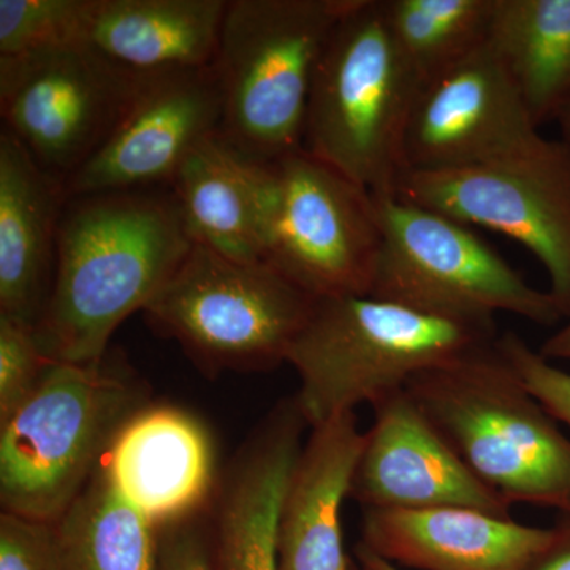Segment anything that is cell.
<instances>
[{"label": "cell", "instance_id": "6", "mask_svg": "<svg viewBox=\"0 0 570 570\" xmlns=\"http://www.w3.org/2000/svg\"><path fill=\"white\" fill-rule=\"evenodd\" d=\"M355 0H228L213 69L220 137L254 160L305 148L318 59Z\"/></svg>", "mask_w": 570, "mask_h": 570}, {"label": "cell", "instance_id": "20", "mask_svg": "<svg viewBox=\"0 0 570 570\" xmlns=\"http://www.w3.org/2000/svg\"><path fill=\"white\" fill-rule=\"evenodd\" d=\"M228 0H88L80 45L141 77L206 69Z\"/></svg>", "mask_w": 570, "mask_h": 570}, {"label": "cell", "instance_id": "15", "mask_svg": "<svg viewBox=\"0 0 570 570\" xmlns=\"http://www.w3.org/2000/svg\"><path fill=\"white\" fill-rule=\"evenodd\" d=\"M309 428L295 396L276 404L217 482L213 553L219 570H279L281 505Z\"/></svg>", "mask_w": 570, "mask_h": 570}, {"label": "cell", "instance_id": "22", "mask_svg": "<svg viewBox=\"0 0 570 570\" xmlns=\"http://www.w3.org/2000/svg\"><path fill=\"white\" fill-rule=\"evenodd\" d=\"M490 43L535 127L570 108V0H494Z\"/></svg>", "mask_w": 570, "mask_h": 570}, {"label": "cell", "instance_id": "8", "mask_svg": "<svg viewBox=\"0 0 570 570\" xmlns=\"http://www.w3.org/2000/svg\"><path fill=\"white\" fill-rule=\"evenodd\" d=\"M250 164L262 261L316 298L370 295L381 250L373 194L305 148Z\"/></svg>", "mask_w": 570, "mask_h": 570}, {"label": "cell", "instance_id": "34", "mask_svg": "<svg viewBox=\"0 0 570 570\" xmlns=\"http://www.w3.org/2000/svg\"><path fill=\"white\" fill-rule=\"evenodd\" d=\"M352 570H365L362 568V566L360 564H354V568H352Z\"/></svg>", "mask_w": 570, "mask_h": 570}, {"label": "cell", "instance_id": "24", "mask_svg": "<svg viewBox=\"0 0 570 570\" xmlns=\"http://www.w3.org/2000/svg\"><path fill=\"white\" fill-rule=\"evenodd\" d=\"M382 9L423 85L490 40L494 0H382Z\"/></svg>", "mask_w": 570, "mask_h": 570}, {"label": "cell", "instance_id": "17", "mask_svg": "<svg viewBox=\"0 0 570 570\" xmlns=\"http://www.w3.org/2000/svg\"><path fill=\"white\" fill-rule=\"evenodd\" d=\"M553 535L475 509H366L358 543L397 568L531 570Z\"/></svg>", "mask_w": 570, "mask_h": 570}, {"label": "cell", "instance_id": "11", "mask_svg": "<svg viewBox=\"0 0 570 570\" xmlns=\"http://www.w3.org/2000/svg\"><path fill=\"white\" fill-rule=\"evenodd\" d=\"M148 78L85 45L0 58L2 129L67 183L107 141Z\"/></svg>", "mask_w": 570, "mask_h": 570}, {"label": "cell", "instance_id": "19", "mask_svg": "<svg viewBox=\"0 0 570 570\" xmlns=\"http://www.w3.org/2000/svg\"><path fill=\"white\" fill-rule=\"evenodd\" d=\"M365 444L355 411L311 428L296 456L279 515V570H352L341 510Z\"/></svg>", "mask_w": 570, "mask_h": 570}, {"label": "cell", "instance_id": "31", "mask_svg": "<svg viewBox=\"0 0 570 570\" xmlns=\"http://www.w3.org/2000/svg\"><path fill=\"white\" fill-rule=\"evenodd\" d=\"M539 352L550 362H553V360H568L570 362V318L568 324L561 326L549 340H546Z\"/></svg>", "mask_w": 570, "mask_h": 570}, {"label": "cell", "instance_id": "33", "mask_svg": "<svg viewBox=\"0 0 570 570\" xmlns=\"http://www.w3.org/2000/svg\"><path fill=\"white\" fill-rule=\"evenodd\" d=\"M558 126L561 130V140L570 148V108L568 111L562 112L560 119H558Z\"/></svg>", "mask_w": 570, "mask_h": 570}, {"label": "cell", "instance_id": "27", "mask_svg": "<svg viewBox=\"0 0 570 570\" xmlns=\"http://www.w3.org/2000/svg\"><path fill=\"white\" fill-rule=\"evenodd\" d=\"M497 347L523 387L551 417L570 426V373L553 365L517 333L499 335Z\"/></svg>", "mask_w": 570, "mask_h": 570}, {"label": "cell", "instance_id": "4", "mask_svg": "<svg viewBox=\"0 0 570 570\" xmlns=\"http://www.w3.org/2000/svg\"><path fill=\"white\" fill-rule=\"evenodd\" d=\"M406 392L469 469L510 505L570 517V439L523 387L497 341L417 374Z\"/></svg>", "mask_w": 570, "mask_h": 570}, {"label": "cell", "instance_id": "23", "mask_svg": "<svg viewBox=\"0 0 570 570\" xmlns=\"http://www.w3.org/2000/svg\"><path fill=\"white\" fill-rule=\"evenodd\" d=\"M59 570H159L157 527L111 485L100 466L55 523Z\"/></svg>", "mask_w": 570, "mask_h": 570}, {"label": "cell", "instance_id": "25", "mask_svg": "<svg viewBox=\"0 0 570 570\" xmlns=\"http://www.w3.org/2000/svg\"><path fill=\"white\" fill-rule=\"evenodd\" d=\"M88 0H0V58L80 45Z\"/></svg>", "mask_w": 570, "mask_h": 570}, {"label": "cell", "instance_id": "29", "mask_svg": "<svg viewBox=\"0 0 570 570\" xmlns=\"http://www.w3.org/2000/svg\"><path fill=\"white\" fill-rule=\"evenodd\" d=\"M195 517L157 528L159 570H219L212 539Z\"/></svg>", "mask_w": 570, "mask_h": 570}, {"label": "cell", "instance_id": "26", "mask_svg": "<svg viewBox=\"0 0 570 570\" xmlns=\"http://www.w3.org/2000/svg\"><path fill=\"white\" fill-rule=\"evenodd\" d=\"M50 365L33 326L0 314V422L28 400Z\"/></svg>", "mask_w": 570, "mask_h": 570}, {"label": "cell", "instance_id": "2", "mask_svg": "<svg viewBox=\"0 0 570 570\" xmlns=\"http://www.w3.org/2000/svg\"><path fill=\"white\" fill-rule=\"evenodd\" d=\"M497 322L436 316L371 295L326 296L287 354L309 428L376 404L417 374L498 340Z\"/></svg>", "mask_w": 570, "mask_h": 570}, {"label": "cell", "instance_id": "21", "mask_svg": "<svg viewBox=\"0 0 570 570\" xmlns=\"http://www.w3.org/2000/svg\"><path fill=\"white\" fill-rule=\"evenodd\" d=\"M171 189L194 243L235 261H262L249 157L214 135L187 157Z\"/></svg>", "mask_w": 570, "mask_h": 570}, {"label": "cell", "instance_id": "32", "mask_svg": "<svg viewBox=\"0 0 570 570\" xmlns=\"http://www.w3.org/2000/svg\"><path fill=\"white\" fill-rule=\"evenodd\" d=\"M356 562L365 570H401L392 562L382 560L381 557L374 554L373 551L365 549L363 546H356L355 549Z\"/></svg>", "mask_w": 570, "mask_h": 570}, {"label": "cell", "instance_id": "30", "mask_svg": "<svg viewBox=\"0 0 570 570\" xmlns=\"http://www.w3.org/2000/svg\"><path fill=\"white\" fill-rule=\"evenodd\" d=\"M554 528V535L531 570H570V517Z\"/></svg>", "mask_w": 570, "mask_h": 570}, {"label": "cell", "instance_id": "12", "mask_svg": "<svg viewBox=\"0 0 570 570\" xmlns=\"http://www.w3.org/2000/svg\"><path fill=\"white\" fill-rule=\"evenodd\" d=\"M543 140L489 40L423 82L404 137V171L498 163Z\"/></svg>", "mask_w": 570, "mask_h": 570}, {"label": "cell", "instance_id": "28", "mask_svg": "<svg viewBox=\"0 0 570 570\" xmlns=\"http://www.w3.org/2000/svg\"><path fill=\"white\" fill-rule=\"evenodd\" d=\"M0 570H59L55 523L2 512Z\"/></svg>", "mask_w": 570, "mask_h": 570}, {"label": "cell", "instance_id": "16", "mask_svg": "<svg viewBox=\"0 0 570 570\" xmlns=\"http://www.w3.org/2000/svg\"><path fill=\"white\" fill-rule=\"evenodd\" d=\"M102 471L157 528L198 515L217 485L208 430L195 415L168 404L149 403L122 426Z\"/></svg>", "mask_w": 570, "mask_h": 570}, {"label": "cell", "instance_id": "1", "mask_svg": "<svg viewBox=\"0 0 570 570\" xmlns=\"http://www.w3.org/2000/svg\"><path fill=\"white\" fill-rule=\"evenodd\" d=\"M194 242L174 193L126 190L67 202L50 299L36 325L51 362L89 365L145 311Z\"/></svg>", "mask_w": 570, "mask_h": 570}, {"label": "cell", "instance_id": "18", "mask_svg": "<svg viewBox=\"0 0 570 570\" xmlns=\"http://www.w3.org/2000/svg\"><path fill=\"white\" fill-rule=\"evenodd\" d=\"M69 195L13 135L0 132V314L36 328L55 281Z\"/></svg>", "mask_w": 570, "mask_h": 570}, {"label": "cell", "instance_id": "7", "mask_svg": "<svg viewBox=\"0 0 570 570\" xmlns=\"http://www.w3.org/2000/svg\"><path fill=\"white\" fill-rule=\"evenodd\" d=\"M316 302L264 261H235L194 243L142 313L206 376H216L287 362Z\"/></svg>", "mask_w": 570, "mask_h": 570}, {"label": "cell", "instance_id": "13", "mask_svg": "<svg viewBox=\"0 0 570 570\" xmlns=\"http://www.w3.org/2000/svg\"><path fill=\"white\" fill-rule=\"evenodd\" d=\"M220 126L223 96L213 66L153 75L107 141L67 179L69 200L171 186L187 157Z\"/></svg>", "mask_w": 570, "mask_h": 570}, {"label": "cell", "instance_id": "9", "mask_svg": "<svg viewBox=\"0 0 570 570\" xmlns=\"http://www.w3.org/2000/svg\"><path fill=\"white\" fill-rule=\"evenodd\" d=\"M381 250L371 296L464 321L498 313L553 326L562 316L549 291L527 283L474 228L403 200L373 194Z\"/></svg>", "mask_w": 570, "mask_h": 570}, {"label": "cell", "instance_id": "14", "mask_svg": "<svg viewBox=\"0 0 570 570\" xmlns=\"http://www.w3.org/2000/svg\"><path fill=\"white\" fill-rule=\"evenodd\" d=\"M371 407L351 489L362 510L468 508L512 519V505L469 469L406 389Z\"/></svg>", "mask_w": 570, "mask_h": 570}, {"label": "cell", "instance_id": "5", "mask_svg": "<svg viewBox=\"0 0 570 570\" xmlns=\"http://www.w3.org/2000/svg\"><path fill=\"white\" fill-rule=\"evenodd\" d=\"M422 81L397 48L382 0H355L318 59L305 149L371 194L392 195Z\"/></svg>", "mask_w": 570, "mask_h": 570}, {"label": "cell", "instance_id": "10", "mask_svg": "<svg viewBox=\"0 0 570 570\" xmlns=\"http://www.w3.org/2000/svg\"><path fill=\"white\" fill-rule=\"evenodd\" d=\"M393 195L520 243L543 265L549 294L570 318V148L543 140L498 163L407 170Z\"/></svg>", "mask_w": 570, "mask_h": 570}, {"label": "cell", "instance_id": "3", "mask_svg": "<svg viewBox=\"0 0 570 570\" xmlns=\"http://www.w3.org/2000/svg\"><path fill=\"white\" fill-rule=\"evenodd\" d=\"M149 389L121 358L51 362L28 400L0 422L2 512L56 523L102 466Z\"/></svg>", "mask_w": 570, "mask_h": 570}]
</instances>
